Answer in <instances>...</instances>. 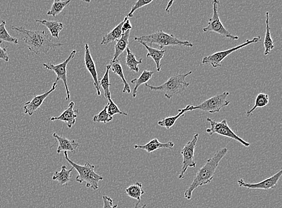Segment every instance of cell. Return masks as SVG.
Wrapping results in <instances>:
<instances>
[{
    "label": "cell",
    "instance_id": "cell-3",
    "mask_svg": "<svg viewBox=\"0 0 282 208\" xmlns=\"http://www.w3.org/2000/svg\"><path fill=\"white\" fill-rule=\"evenodd\" d=\"M192 74V71L186 74H175L159 86L154 87L146 84L145 87L150 91H161L167 99H171L175 95H180L189 87L190 84L186 79Z\"/></svg>",
    "mask_w": 282,
    "mask_h": 208
},
{
    "label": "cell",
    "instance_id": "cell-6",
    "mask_svg": "<svg viewBox=\"0 0 282 208\" xmlns=\"http://www.w3.org/2000/svg\"><path fill=\"white\" fill-rule=\"evenodd\" d=\"M229 93L227 91L212 97L206 100L201 104L197 106H192L190 105L188 112H192L193 110H199L204 112L210 113H216L220 112V111L224 107H227L230 104V101H227V96H229Z\"/></svg>",
    "mask_w": 282,
    "mask_h": 208
},
{
    "label": "cell",
    "instance_id": "cell-35",
    "mask_svg": "<svg viewBox=\"0 0 282 208\" xmlns=\"http://www.w3.org/2000/svg\"><path fill=\"white\" fill-rule=\"evenodd\" d=\"M152 2L153 0H138V1H136L135 4L133 5L130 12L128 14V17H130V18H133V14L137 10L145 6V5L149 4Z\"/></svg>",
    "mask_w": 282,
    "mask_h": 208
},
{
    "label": "cell",
    "instance_id": "cell-11",
    "mask_svg": "<svg viewBox=\"0 0 282 208\" xmlns=\"http://www.w3.org/2000/svg\"><path fill=\"white\" fill-rule=\"evenodd\" d=\"M76 53V51L73 50L66 60L62 62L61 64L54 65L51 63H44L43 64L47 69L53 71V72L56 74L57 78L56 81L54 82L58 83L59 80H62L63 82H64L65 89H66L67 101H69L70 100V95L67 81V66L71 59H72L74 57H75Z\"/></svg>",
    "mask_w": 282,
    "mask_h": 208
},
{
    "label": "cell",
    "instance_id": "cell-28",
    "mask_svg": "<svg viewBox=\"0 0 282 208\" xmlns=\"http://www.w3.org/2000/svg\"><path fill=\"white\" fill-rule=\"evenodd\" d=\"M126 56V64L130 71L139 73V67L138 65L142 64L143 59L141 58L139 60H137L136 56L135 53L132 52L129 48H127Z\"/></svg>",
    "mask_w": 282,
    "mask_h": 208
},
{
    "label": "cell",
    "instance_id": "cell-15",
    "mask_svg": "<svg viewBox=\"0 0 282 208\" xmlns=\"http://www.w3.org/2000/svg\"><path fill=\"white\" fill-rule=\"evenodd\" d=\"M74 106L75 103L71 102L69 104V106L64 111L61 115L52 117L50 119L51 121H60L65 122L69 129H71L73 125L75 124L76 118H77V113H78V109L74 110Z\"/></svg>",
    "mask_w": 282,
    "mask_h": 208
},
{
    "label": "cell",
    "instance_id": "cell-7",
    "mask_svg": "<svg viewBox=\"0 0 282 208\" xmlns=\"http://www.w3.org/2000/svg\"><path fill=\"white\" fill-rule=\"evenodd\" d=\"M220 1L218 0H214L212 2L213 14L212 18H210L209 23L206 27L203 28L205 33L213 32L225 37L232 41H238L239 37L232 35L228 30L226 29L221 22L218 15V6Z\"/></svg>",
    "mask_w": 282,
    "mask_h": 208
},
{
    "label": "cell",
    "instance_id": "cell-4",
    "mask_svg": "<svg viewBox=\"0 0 282 208\" xmlns=\"http://www.w3.org/2000/svg\"><path fill=\"white\" fill-rule=\"evenodd\" d=\"M64 155L68 163L72 166L73 169H75L78 172L76 181L79 184L85 182L86 184L85 186L89 189L90 188L93 190H98L99 182L103 180V177L95 172V166L90 164L89 162H87L84 166H81V165L74 163L70 159L68 152H64Z\"/></svg>",
    "mask_w": 282,
    "mask_h": 208
},
{
    "label": "cell",
    "instance_id": "cell-38",
    "mask_svg": "<svg viewBox=\"0 0 282 208\" xmlns=\"http://www.w3.org/2000/svg\"><path fill=\"white\" fill-rule=\"evenodd\" d=\"M132 29V25L131 24L130 20L128 19V17H125L124 19V24L122 25V33L124 34L127 31H130Z\"/></svg>",
    "mask_w": 282,
    "mask_h": 208
},
{
    "label": "cell",
    "instance_id": "cell-10",
    "mask_svg": "<svg viewBox=\"0 0 282 208\" xmlns=\"http://www.w3.org/2000/svg\"><path fill=\"white\" fill-rule=\"evenodd\" d=\"M198 138V133L194 134L192 140L187 142L181 150V155L183 157V161H182L183 165H182L180 174L178 176L179 179L184 178L185 173H186L188 168H195L196 166V163L195 161V151Z\"/></svg>",
    "mask_w": 282,
    "mask_h": 208
},
{
    "label": "cell",
    "instance_id": "cell-17",
    "mask_svg": "<svg viewBox=\"0 0 282 208\" xmlns=\"http://www.w3.org/2000/svg\"><path fill=\"white\" fill-rule=\"evenodd\" d=\"M53 137L58 141L59 146L57 153L60 155L62 152L74 153L78 149L79 144L75 140H70L65 137L60 136L58 134L53 133Z\"/></svg>",
    "mask_w": 282,
    "mask_h": 208
},
{
    "label": "cell",
    "instance_id": "cell-31",
    "mask_svg": "<svg viewBox=\"0 0 282 208\" xmlns=\"http://www.w3.org/2000/svg\"><path fill=\"white\" fill-rule=\"evenodd\" d=\"M71 0H68V1H58V0H55L54 1L51 7V9L48 11V16H52L54 18H55L56 15H59L60 13L62 12L63 10L64 9L65 7H67L68 4H70Z\"/></svg>",
    "mask_w": 282,
    "mask_h": 208
},
{
    "label": "cell",
    "instance_id": "cell-27",
    "mask_svg": "<svg viewBox=\"0 0 282 208\" xmlns=\"http://www.w3.org/2000/svg\"><path fill=\"white\" fill-rule=\"evenodd\" d=\"M125 192L130 198L135 199L138 201H141V197L144 194L143 186L139 182H137L135 184L131 185L125 190Z\"/></svg>",
    "mask_w": 282,
    "mask_h": 208
},
{
    "label": "cell",
    "instance_id": "cell-32",
    "mask_svg": "<svg viewBox=\"0 0 282 208\" xmlns=\"http://www.w3.org/2000/svg\"><path fill=\"white\" fill-rule=\"evenodd\" d=\"M106 67V72H105L103 78H102L101 81L99 82V84H100L102 89L104 90L105 98L107 99H112L111 98V93L110 90V87L111 86L109 79V73L110 70V65H107Z\"/></svg>",
    "mask_w": 282,
    "mask_h": 208
},
{
    "label": "cell",
    "instance_id": "cell-25",
    "mask_svg": "<svg viewBox=\"0 0 282 208\" xmlns=\"http://www.w3.org/2000/svg\"><path fill=\"white\" fill-rule=\"evenodd\" d=\"M266 33L265 36V39L264 42V47L265 48L264 55H268L275 48L274 42H273L271 36L270 28L269 26V12L267 11L266 13Z\"/></svg>",
    "mask_w": 282,
    "mask_h": 208
},
{
    "label": "cell",
    "instance_id": "cell-36",
    "mask_svg": "<svg viewBox=\"0 0 282 208\" xmlns=\"http://www.w3.org/2000/svg\"><path fill=\"white\" fill-rule=\"evenodd\" d=\"M102 199H103V208H118V205H113V201L112 198L107 196H104Z\"/></svg>",
    "mask_w": 282,
    "mask_h": 208
},
{
    "label": "cell",
    "instance_id": "cell-2",
    "mask_svg": "<svg viewBox=\"0 0 282 208\" xmlns=\"http://www.w3.org/2000/svg\"><path fill=\"white\" fill-rule=\"evenodd\" d=\"M227 152H228V149L227 148H222L221 150L218 151L212 158L208 159L207 163L196 173L192 184L185 192V198L187 200H190L192 198L194 191L199 187L210 184L212 181L219 163L226 155Z\"/></svg>",
    "mask_w": 282,
    "mask_h": 208
},
{
    "label": "cell",
    "instance_id": "cell-20",
    "mask_svg": "<svg viewBox=\"0 0 282 208\" xmlns=\"http://www.w3.org/2000/svg\"><path fill=\"white\" fill-rule=\"evenodd\" d=\"M109 65L110 70H112L113 73H115V75L120 77L122 81L123 82L124 87L123 90H122V92H123V93H131L130 85L128 84L127 80L125 79L123 72V68H122V66L119 59H117V60L114 62H111Z\"/></svg>",
    "mask_w": 282,
    "mask_h": 208
},
{
    "label": "cell",
    "instance_id": "cell-13",
    "mask_svg": "<svg viewBox=\"0 0 282 208\" xmlns=\"http://www.w3.org/2000/svg\"><path fill=\"white\" fill-rule=\"evenodd\" d=\"M58 83L54 82L51 90L47 91L46 93L42 94L41 95H35L31 101L25 103L23 106V109L25 114H28V115H33V114L42 106L43 103L45 101L51 93L55 91Z\"/></svg>",
    "mask_w": 282,
    "mask_h": 208
},
{
    "label": "cell",
    "instance_id": "cell-12",
    "mask_svg": "<svg viewBox=\"0 0 282 208\" xmlns=\"http://www.w3.org/2000/svg\"><path fill=\"white\" fill-rule=\"evenodd\" d=\"M282 175V170H279L274 175L256 184H249L245 182L243 179H239L238 184L241 187L249 190H275L277 189L279 179Z\"/></svg>",
    "mask_w": 282,
    "mask_h": 208
},
{
    "label": "cell",
    "instance_id": "cell-22",
    "mask_svg": "<svg viewBox=\"0 0 282 208\" xmlns=\"http://www.w3.org/2000/svg\"><path fill=\"white\" fill-rule=\"evenodd\" d=\"M124 23V20L118 25H117L115 28H114L110 33L105 35L103 38H102L101 45H106L110 44L111 42L119 41V40L122 38V34H123L122 31V27Z\"/></svg>",
    "mask_w": 282,
    "mask_h": 208
},
{
    "label": "cell",
    "instance_id": "cell-23",
    "mask_svg": "<svg viewBox=\"0 0 282 208\" xmlns=\"http://www.w3.org/2000/svg\"><path fill=\"white\" fill-rule=\"evenodd\" d=\"M190 106V105H188V106L184 108V109H179L178 115L174 116H169V117H167L162 119L161 121H158V124L159 126L164 127L166 128L167 130H169L171 127H172L173 125H175L176 121H177L179 118H181V116H183L184 113L188 112Z\"/></svg>",
    "mask_w": 282,
    "mask_h": 208
},
{
    "label": "cell",
    "instance_id": "cell-33",
    "mask_svg": "<svg viewBox=\"0 0 282 208\" xmlns=\"http://www.w3.org/2000/svg\"><path fill=\"white\" fill-rule=\"evenodd\" d=\"M113 119V116L108 115L107 113V105L105 106L104 109L93 117V121L95 122H103L107 124L108 122L112 121Z\"/></svg>",
    "mask_w": 282,
    "mask_h": 208
},
{
    "label": "cell",
    "instance_id": "cell-26",
    "mask_svg": "<svg viewBox=\"0 0 282 208\" xmlns=\"http://www.w3.org/2000/svg\"><path fill=\"white\" fill-rule=\"evenodd\" d=\"M153 73H154V72H153V71L144 70L139 78L134 79L131 81V83L135 85L133 93L134 98H136L137 93H138V90L139 87L142 84H147V82L152 78Z\"/></svg>",
    "mask_w": 282,
    "mask_h": 208
},
{
    "label": "cell",
    "instance_id": "cell-34",
    "mask_svg": "<svg viewBox=\"0 0 282 208\" xmlns=\"http://www.w3.org/2000/svg\"><path fill=\"white\" fill-rule=\"evenodd\" d=\"M109 102L107 105V113L108 115L111 116H113L116 115V114H119V115L128 116V113L122 112V111L119 109V107L117 105L113 102L112 99H108Z\"/></svg>",
    "mask_w": 282,
    "mask_h": 208
},
{
    "label": "cell",
    "instance_id": "cell-16",
    "mask_svg": "<svg viewBox=\"0 0 282 208\" xmlns=\"http://www.w3.org/2000/svg\"><path fill=\"white\" fill-rule=\"evenodd\" d=\"M175 146V144L173 142H168L167 143H161L158 139H153L147 144L144 145H136L134 148L136 150L141 149L146 151L148 153H152L155 151L159 149H169L173 150Z\"/></svg>",
    "mask_w": 282,
    "mask_h": 208
},
{
    "label": "cell",
    "instance_id": "cell-19",
    "mask_svg": "<svg viewBox=\"0 0 282 208\" xmlns=\"http://www.w3.org/2000/svg\"><path fill=\"white\" fill-rule=\"evenodd\" d=\"M130 31H127V32L122 34V38L117 41L115 47V54L111 62H114L118 59L121 54L127 49L128 44H129Z\"/></svg>",
    "mask_w": 282,
    "mask_h": 208
},
{
    "label": "cell",
    "instance_id": "cell-24",
    "mask_svg": "<svg viewBox=\"0 0 282 208\" xmlns=\"http://www.w3.org/2000/svg\"><path fill=\"white\" fill-rule=\"evenodd\" d=\"M67 166H62L61 171L56 172L53 176V180L58 181L61 186H65L70 181V174L72 172L73 168L68 170Z\"/></svg>",
    "mask_w": 282,
    "mask_h": 208
},
{
    "label": "cell",
    "instance_id": "cell-21",
    "mask_svg": "<svg viewBox=\"0 0 282 208\" xmlns=\"http://www.w3.org/2000/svg\"><path fill=\"white\" fill-rule=\"evenodd\" d=\"M36 22L41 23L45 25L54 38L59 39V33L64 29V24L62 22L58 21H47V20L36 19Z\"/></svg>",
    "mask_w": 282,
    "mask_h": 208
},
{
    "label": "cell",
    "instance_id": "cell-5",
    "mask_svg": "<svg viewBox=\"0 0 282 208\" xmlns=\"http://www.w3.org/2000/svg\"><path fill=\"white\" fill-rule=\"evenodd\" d=\"M135 41L144 43L146 45L150 44L152 47V44H156L162 50V48L168 46H179V47L193 48V44L189 41H181L176 38L173 34L164 33L162 30H159L157 32L149 34V35L143 36L139 38H135Z\"/></svg>",
    "mask_w": 282,
    "mask_h": 208
},
{
    "label": "cell",
    "instance_id": "cell-1",
    "mask_svg": "<svg viewBox=\"0 0 282 208\" xmlns=\"http://www.w3.org/2000/svg\"><path fill=\"white\" fill-rule=\"evenodd\" d=\"M11 28L21 36L28 49L37 55L41 53L47 54L50 50L54 51L56 48L64 46L62 44L54 43L44 31L28 30L23 27Z\"/></svg>",
    "mask_w": 282,
    "mask_h": 208
},
{
    "label": "cell",
    "instance_id": "cell-8",
    "mask_svg": "<svg viewBox=\"0 0 282 208\" xmlns=\"http://www.w3.org/2000/svg\"><path fill=\"white\" fill-rule=\"evenodd\" d=\"M207 121L209 122L211 125V127L206 130V132L209 135L212 136L213 134H218L219 135L227 137V138L237 141L245 147L247 148L250 146L249 142L245 141L244 139L240 138L233 132L232 130L229 126L228 124H227L226 119H223L221 122H216L210 118H208Z\"/></svg>",
    "mask_w": 282,
    "mask_h": 208
},
{
    "label": "cell",
    "instance_id": "cell-37",
    "mask_svg": "<svg viewBox=\"0 0 282 208\" xmlns=\"http://www.w3.org/2000/svg\"><path fill=\"white\" fill-rule=\"evenodd\" d=\"M7 47L2 48L0 47V59L5 62L9 61V56L8 55Z\"/></svg>",
    "mask_w": 282,
    "mask_h": 208
},
{
    "label": "cell",
    "instance_id": "cell-40",
    "mask_svg": "<svg viewBox=\"0 0 282 208\" xmlns=\"http://www.w3.org/2000/svg\"><path fill=\"white\" fill-rule=\"evenodd\" d=\"M173 2H174V1H171L169 2V4H168V5H167V7L166 8V12H167L168 13H169L170 8L171 6H172V5L173 3Z\"/></svg>",
    "mask_w": 282,
    "mask_h": 208
},
{
    "label": "cell",
    "instance_id": "cell-18",
    "mask_svg": "<svg viewBox=\"0 0 282 208\" xmlns=\"http://www.w3.org/2000/svg\"><path fill=\"white\" fill-rule=\"evenodd\" d=\"M140 44L143 45L147 51V53L146 55L147 58H152L153 61L155 62L156 70L158 72H160L161 65V61L162 59L163 58L165 53H166V50H159L157 49H155L152 47H150L149 46L144 44L143 42H139Z\"/></svg>",
    "mask_w": 282,
    "mask_h": 208
},
{
    "label": "cell",
    "instance_id": "cell-30",
    "mask_svg": "<svg viewBox=\"0 0 282 208\" xmlns=\"http://www.w3.org/2000/svg\"><path fill=\"white\" fill-rule=\"evenodd\" d=\"M269 104V96L264 93H259L256 97L255 100V106L251 109L248 110L246 115L249 116H251L253 111L257 109V108L264 107Z\"/></svg>",
    "mask_w": 282,
    "mask_h": 208
},
{
    "label": "cell",
    "instance_id": "cell-39",
    "mask_svg": "<svg viewBox=\"0 0 282 208\" xmlns=\"http://www.w3.org/2000/svg\"><path fill=\"white\" fill-rule=\"evenodd\" d=\"M141 202V201H138V203L136 204L135 207L134 208H145L146 207V204L143 205V206H141V205H140Z\"/></svg>",
    "mask_w": 282,
    "mask_h": 208
},
{
    "label": "cell",
    "instance_id": "cell-9",
    "mask_svg": "<svg viewBox=\"0 0 282 208\" xmlns=\"http://www.w3.org/2000/svg\"><path fill=\"white\" fill-rule=\"evenodd\" d=\"M261 41V37L254 38L252 40H247L244 44L237 46V47L230 48L226 51H220L216 52L209 56H205L202 59V63L204 65H212L213 68H217L221 66V62L224 59L227 58L230 54L235 52V51L242 49L244 47H247L250 45L256 44Z\"/></svg>",
    "mask_w": 282,
    "mask_h": 208
},
{
    "label": "cell",
    "instance_id": "cell-29",
    "mask_svg": "<svg viewBox=\"0 0 282 208\" xmlns=\"http://www.w3.org/2000/svg\"><path fill=\"white\" fill-rule=\"evenodd\" d=\"M5 24H6V22L4 20H2L1 24H0V44H1L2 42L15 45L18 44V39L11 36L9 33L7 32L6 28H5Z\"/></svg>",
    "mask_w": 282,
    "mask_h": 208
},
{
    "label": "cell",
    "instance_id": "cell-14",
    "mask_svg": "<svg viewBox=\"0 0 282 208\" xmlns=\"http://www.w3.org/2000/svg\"><path fill=\"white\" fill-rule=\"evenodd\" d=\"M84 62L88 72L90 73L93 79V84L96 90L97 95L100 96L101 93L98 78V73L96 71L95 62L91 55L89 45L88 44L85 45Z\"/></svg>",
    "mask_w": 282,
    "mask_h": 208
}]
</instances>
